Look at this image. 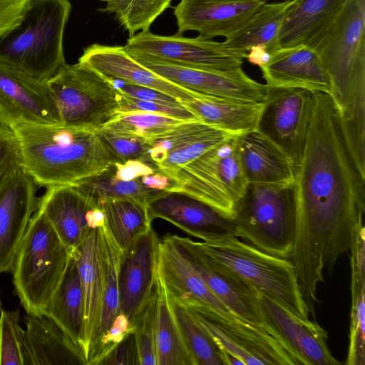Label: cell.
<instances>
[{
  "instance_id": "obj_1",
  "label": "cell",
  "mask_w": 365,
  "mask_h": 365,
  "mask_svg": "<svg viewBox=\"0 0 365 365\" xmlns=\"http://www.w3.org/2000/svg\"><path fill=\"white\" fill-rule=\"evenodd\" d=\"M294 184L296 232L290 259L302 297L313 310L318 285L349 251L365 212V175L351 155L339 110L328 93L313 92Z\"/></svg>"
},
{
  "instance_id": "obj_2",
  "label": "cell",
  "mask_w": 365,
  "mask_h": 365,
  "mask_svg": "<svg viewBox=\"0 0 365 365\" xmlns=\"http://www.w3.org/2000/svg\"><path fill=\"white\" fill-rule=\"evenodd\" d=\"M10 128L19 146L21 167L37 186L73 185L114 163L96 130L24 123Z\"/></svg>"
},
{
  "instance_id": "obj_3",
  "label": "cell",
  "mask_w": 365,
  "mask_h": 365,
  "mask_svg": "<svg viewBox=\"0 0 365 365\" xmlns=\"http://www.w3.org/2000/svg\"><path fill=\"white\" fill-rule=\"evenodd\" d=\"M365 0H348L334 22L307 46L320 56L344 130H365Z\"/></svg>"
},
{
  "instance_id": "obj_4",
  "label": "cell",
  "mask_w": 365,
  "mask_h": 365,
  "mask_svg": "<svg viewBox=\"0 0 365 365\" xmlns=\"http://www.w3.org/2000/svg\"><path fill=\"white\" fill-rule=\"evenodd\" d=\"M173 237L207 268L232 275L276 300L292 314L309 319L310 312L291 259L269 255L233 235L207 242Z\"/></svg>"
},
{
  "instance_id": "obj_5",
  "label": "cell",
  "mask_w": 365,
  "mask_h": 365,
  "mask_svg": "<svg viewBox=\"0 0 365 365\" xmlns=\"http://www.w3.org/2000/svg\"><path fill=\"white\" fill-rule=\"evenodd\" d=\"M69 0H29L19 24L0 37V61L46 81L66 63Z\"/></svg>"
},
{
  "instance_id": "obj_6",
  "label": "cell",
  "mask_w": 365,
  "mask_h": 365,
  "mask_svg": "<svg viewBox=\"0 0 365 365\" xmlns=\"http://www.w3.org/2000/svg\"><path fill=\"white\" fill-rule=\"evenodd\" d=\"M296 214L294 182L248 183L232 220L233 235L269 255L290 259Z\"/></svg>"
},
{
  "instance_id": "obj_7",
  "label": "cell",
  "mask_w": 365,
  "mask_h": 365,
  "mask_svg": "<svg viewBox=\"0 0 365 365\" xmlns=\"http://www.w3.org/2000/svg\"><path fill=\"white\" fill-rule=\"evenodd\" d=\"M70 252L37 207L14 259V292L28 314H43L66 270Z\"/></svg>"
},
{
  "instance_id": "obj_8",
  "label": "cell",
  "mask_w": 365,
  "mask_h": 365,
  "mask_svg": "<svg viewBox=\"0 0 365 365\" xmlns=\"http://www.w3.org/2000/svg\"><path fill=\"white\" fill-rule=\"evenodd\" d=\"M62 125L97 130L120 113V92L89 66L66 63L46 81Z\"/></svg>"
},
{
  "instance_id": "obj_9",
  "label": "cell",
  "mask_w": 365,
  "mask_h": 365,
  "mask_svg": "<svg viewBox=\"0 0 365 365\" xmlns=\"http://www.w3.org/2000/svg\"><path fill=\"white\" fill-rule=\"evenodd\" d=\"M239 135L178 170L172 191L196 198L232 220L248 184L238 158Z\"/></svg>"
},
{
  "instance_id": "obj_10",
  "label": "cell",
  "mask_w": 365,
  "mask_h": 365,
  "mask_svg": "<svg viewBox=\"0 0 365 365\" xmlns=\"http://www.w3.org/2000/svg\"><path fill=\"white\" fill-rule=\"evenodd\" d=\"M190 310L222 351L225 365H300L272 329L231 313Z\"/></svg>"
},
{
  "instance_id": "obj_11",
  "label": "cell",
  "mask_w": 365,
  "mask_h": 365,
  "mask_svg": "<svg viewBox=\"0 0 365 365\" xmlns=\"http://www.w3.org/2000/svg\"><path fill=\"white\" fill-rule=\"evenodd\" d=\"M132 57H145L190 68L229 71L242 67L247 53L198 36H160L148 31L129 37L124 46Z\"/></svg>"
},
{
  "instance_id": "obj_12",
  "label": "cell",
  "mask_w": 365,
  "mask_h": 365,
  "mask_svg": "<svg viewBox=\"0 0 365 365\" xmlns=\"http://www.w3.org/2000/svg\"><path fill=\"white\" fill-rule=\"evenodd\" d=\"M313 92L268 86L257 128L288 158L294 168L301 160L310 123Z\"/></svg>"
},
{
  "instance_id": "obj_13",
  "label": "cell",
  "mask_w": 365,
  "mask_h": 365,
  "mask_svg": "<svg viewBox=\"0 0 365 365\" xmlns=\"http://www.w3.org/2000/svg\"><path fill=\"white\" fill-rule=\"evenodd\" d=\"M73 185L98 205L115 199H134L148 205L154 198L172 191L175 181L151 162L129 160L112 163Z\"/></svg>"
},
{
  "instance_id": "obj_14",
  "label": "cell",
  "mask_w": 365,
  "mask_h": 365,
  "mask_svg": "<svg viewBox=\"0 0 365 365\" xmlns=\"http://www.w3.org/2000/svg\"><path fill=\"white\" fill-rule=\"evenodd\" d=\"M163 78L196 93L239 102L263 103L268 89L249 77L242 67L209 71L182 66L145 57H133Z\"/></svg>"
},
{
  "instance_id": "obj_15",
  "label": "cell",
  "mask_w": 365,
  "mask_h": 365,
  "mask_svg": "<svg viewBox=\"0 0 365 365\" xmlns=\"http://www.w3.org/2000/svg\"><path fill=\"white\" fill-rule=\"evenodd\" d=\"M0 122L62 124L46 81L0 61Z\"/></svg>"
},
{
  "instance_id": "obj_16",
  "label": "cell",
  "mask_w": 365,
  "mask_h": 365,
  "mask_svg": "<svg viewBox=\"0 0 365 365\" xmlns=\"http://www.w3.org/2000/svg\"><path fill=\"white\" fill-rule=\"evenodd\" d=\"M37 185L20 166L0 182V274L11 272L37 209Z\"/></svg>"
},
{
  "instance_id": "obj_17",
  "label": "cell",
  "mask_w": 365,
  "mask_h": 365,
  "mask_svg": "<svg viewBox=\"0 0 365 365\" xmlns=\"http://www.w3.org/2000/svg\"><path fill=\"white\" fill-rule=\"evenodd\" d=\"M236 135L199 119L182 120L148 140L149 158L173 178L181 167Z\"/></svg>"
},
{
  "instance_id": "obj_18",
  "label": "cell",
  "mask_w": 365,
  "mask_h": 365,
  "mask_svg": "<svg viewBox=\"0 0 365 365\" xmlns=\"http://www.w3.org/2000/svg\"><path fill=\"white\" fill-rule=\"evenodd\" d=\"M266 324L280 338L300 365L341 364L327 344L328 333L315 320L292 314L276 300L257 290Z\"/></svg>"
},
{
  "instance_id": "obj_19",
  "label": "cell",
  "mask_w": 365,
  "mask_h": 365,
  "mask_svg": "<svg viewBox=\"0 0 365 365\" xmlns=\"http://www.w3.org/2000/svg\"><path fill=\"white\" fill-rule=\"evenodd\" d=\"M38 207L70 253L94 228L105 223L100 205L73 185L46 188L38 199Z\"/></svg>"
},
{
  "instance_id": "obj_20",
  "label": "cell",
  "mask_w": 365,
  "mask_h": 365,
  "mask_svg": "<svg viewBox=\"0 0 365 365\" xmlns=\"http://www.w3.org/2000/svg\"><path fill=\"white\" fill-rule=\"evenodd\" d=\"M159 243L151 228L122 252L118 270L120 305L131 326L155 292Z\"/></svg>"
},
{
  "instance_id": "obj_21",
  "label": "cell",
  "mask_w": 365,
  "mask_h": 365,
  "mask_svg": "<svg viewBox=\"0 0 365 365\" xmlns=\"http://www.w3.org/2000/svg\"><path fill=\"white\" fill-rule=\"evenodd\" d=\"M266 3L267 0H180L173 11L178 34L195 31L208 39L227 38Z\"/></svg>"
},
{
  "instance_id": "obj_22",
  "label": "cell",
  "mask_w": 365,
  "mask_h": 365,
  "mask_svg": "<svg viewBox=\"0 0 365 365\" xmlns=\"http://www.w3.org/2000/svg\"><path fill=\"white\" fill-rule=\"evenodd\" d=\"M158 273L173 302L189 309L205 307L232 314L201 278L173 235L160 241Z\"/></svg>"
},
{
  "instance_id": "obj_23",
  "label": "cell",
  "mask_w": 365,
  "mask_h": 365,
  "mask_svg": "<svg viewBox=\"0 0 365 365\" xmlns=\"http://www.w3.org/2000/svg\"><path fill=\"white\" fill-rule=\"evenodd\" d=\"M147 207L152 221L156 218L165 220L205 242L233 235L232 220L182 192H166L150 201Z\"/></svg>"
},
{
  "instance_id": "obj_24",
  "label": "cell",
  "mask_w": 365,
  "mask_h": 365,
  "mask_svg": "<svg viewBox=\"0 0 365 365\" xmlns=\"http://www.w3.org/2000/svg\"><path fill=\"white\" fill-rule=\"evenodd\" d=\"M103 226L94 228L70 253L78 267L84 297L83 351L86 362L98 328L105 289L106 248Z\"/></svg>"
},
{
  "instance_id": "obj_25",
  "label": "cell",
  "mask_w": 365,
  "mask_h": 365,
  "mask_svg": "<svg viewBox=\"0 0 365 365\" xmlns=\"http://www.w3.org/2000/svg\"><path fill=\"white\" fill-rule=\"evenodd\" d=\"M260 69L269 86L331 93L330 78L320 56L306 45L279 48Z\"/></svg>"
},
{
  "instance_id": "obj_26",
  "label": "cell",
  "mask_w": 365,
  "mask_h": 365,
  "mask_svg": "<svg viewBox=\"0 0 365 365\" xmlns=\"http://www.w3.org/2000/svg\"><path fill=\"white\" fill-rule=\"evenodd\" d=\"M78 62L89 66L108 78L160 91L176 98L180 103L200 95L179 86L147 68L135 60L124 46L92 44L84 48Z\"/></svg>"
},
{
  "instance_id": "obj_27",
  "label": "cell",
  "mask_w": 365,
  "mask_h": 365,
  "mask_svg": "<svg viewBox=\"0 0 365 365\" xmlns=\"http://www.w3.org/2000/svg\"><path fill=\"white\" fill-rule=\"evenodd\" d=\"M24 365H87L82 349L45 314L24 316Z\"/></svg>"
},
{
  "instance_id": "obj_28",
  "label": "cell",
  "mask_w": 365,
  "mask_h": 365,
  "mask_svg": "<svg viewBox=\"0 0 365 365\" xmlns=\"http://www.w3.org/2000/svg\"><path fill=\"white\" fill-rule=\"evenodd\" d=\"M237 153L248 183L294 182V168L288 158L258 130L237 136Z\"/></svg>"
},
{
  "instance_id": "obj_29",
  "label": "cell",
  "mask_w": 365,
  "mask_h": 365,
  "mask_svg": "<svg viewBox=\"0 0 365 365\" xmlns=\"http://www.w3.org/2000/svg\"><path fill=\"white\" fill-rule=\"evenodd\" d=\"M347 1L292 0L279 33V48L310 45L331 26Z\"/></svg>"
},
{
  "instance_id": "obj_30",
  "label": "cell",
  "mask_w": 365,
  "mask_h": 365,
  "mask_svg": "<svg viewBox=\"0 0 365 365\" xmlns=\"http://www.w3.org/2000/svg\"><path fill=\"white\" fill-rule=\"evenodd\" d=\"M43 314L55 321L83 351L84 297L78 267L71 254L64 274Z\"/></svg>"
},
{
  "instance_id": "obj_31",
  "label": "cell",
  "mask_w": 365,
  "mask_h": 365,
  "mask_svg": "<svg viewBox=\"0 0 365 365\" xmlns=\"http://www.w3.org/2000/svg\"><path fill=\"white\" fill-rule=\"evenodd\" d=\"M181 247L210 290L232 314L251 323L272 329L262 317L256 289L232 275L207 268Z\"/></svg>"
},
{
  "instance_id": "obj_32",
  "label": "cell",
  "mask_w": 365,
  "mask_h": 365,
  "mask_svg": "<svg viewBox=\"0 0 365 365\" xmlns=\"http://www.w3.org/2000/svg\"><path fill=\"white\" fill-rule=\"evenodd\" d=\"M181 103L200 120L237 134L256 130L263 108V103L239 102L203 95Z\"/></svg>"
},
{
  "instance_id": "obj_33",
  "label": "cell",
  "mask_w": 365,
  "mask_h": 365,
  "mask_svg": "<svg viewBox=\"0 0 365 365\" xmlns=\"http://www.w3.org/2000/svg\"><path fill=\"white\" fill-rule=\"evenodd\" d=\"M292 0L266 3L245 24L225 38L228 47L247 53L261 46L271 54L279 49L278 36Z\"/></svg>"
},
{
  "instance_id": "obj_34",
  "label": "cell",
  "mask_w": 365,
  "mask_h": 365,
  "mask_svg": "<svg viewBox=\"0 0 365 365\" xmlns=\"http://www.w3.org/2000/svg\"><path fill=\"white\" fill-rule=\"evenodd\" d=\"M99 205L103 212L105 227L122 252L152 228L147 205L139 200H108Z\"/></svg>"
},
{
  "instance_id": "obj_35",
  "label": "cell",
  "mask_w": 365,
  "mask_h": 365,
  "mask_svg": "<svg viewBox=\"0 0 365 365\" xmlns=\"http://www.w3.org/2000/svg\"><path fill=\"white\" fill-rule=\"evenodd\" d=\"M155 344L158 365H192L172 302L158 273L156 283Z\"/></svg>"
},
{
  "instance_id": "obj_36",
  "label": "cell",
  "mask_w": 365,
  "mask_h": 365,
  "mask_svg": "<svg viewBox=\"0 0 365 365\" xmlns=\"http://www.w3.org/2000/svg\"><path fill=\"white\" fill-rule=\"evenodd\" d=\"M171 302L192 365H225L222 351L191 311Z\"/></svg>"
},
{
  "instance_id": "obj_37",
  "label": "cell",
  "mask_w": 365,
  "mask_h": 365,
  "mask_svg": "<svg viewBox=\"0 0 365 365\" xmlns=\"http://www.w3.org/2000/svg\"><path fill=\"white\" fill-rule=\"evenodd\" d=\"M103 11L115 15L130 36L148 31L154 21L170 6L172 0H103Z\"/></svg>"
},
{
  "instance_id": "obj_38",
  "label": "cell",
  "mask_w": 365,
  "mask_h": 365,
  "mask_svg": "<svg viewBox=\"0 0 365 365\" xmlns=\"http://www.w3.org/2000/svg\"><path fill=\"white\" fill-rule=\"evenodd\" d=\"M349 344L346 364H365V268L351 267Z\"/></svg>"
},
{
  "instance_id": "obj_39",
  "label": "cell",
  "mask_w": 365,
  "mask_h": 365,
  "mask_svg": "<svg viewBox=\"0 0 365 365\" xmlns=\"http://www.w3.org/2000/svg\"><path fill=\"white\" fill-rule=\"evenodd\" d=\"M182 121L175 118L145 111L119 113L103 128L113 133L150 139Z\"/></svg>"
},
{
  "instance_id": "obj_40",
  "label": "cell",
  "mask_w": 365,
  "mask_h": 365,
  "mask_svg": "<svg viewBox=\"0 0 365 365\" xmlns=\"http://www.w3.org/2000/svg\"><path fill=\"white\" fill-rule=\"evenodd\" d=\"M140 365H158L156 354V289L132 323Z\"/></svg>"
},
{
  "instance_id": "obj_41",
  "label": "cell",
  "mask_w": 365,
  "mask_h": 365,
  "mask_svg": "<svg viewBox=\"0 0 365 365\" xmlns=\"http://www.w3.org/2000/svg\"><path fill=\"white\" fill-rule=\"evenodd\" d=\"M19 310L0 309V365H24L23 329Z\"/></svg>"
},
{
  "instance_id": "obj_42",
  "label": "cell",
  "mask_w": 365,
  "mask_h": 365,
  "mask_svg": "<svg viewBox=\"0 0 365 365\" xmlns=\"http://www.w3.org/2000/svg\"><path fill=\"white\" fill-rule=\"evenodd\" d=\"M96 133L114 163H123L129 160L151 162L148 139L113 133L103 128L96 130Z\"/></svg>"
},
{
  "instance_id": "obj_43",
  "label": "cell",
  "mask_w": 365,
  "mask_h": 365,
  "mask_svg": "<svg viewBox=\"0 0 365 365\" xmlns=\"http://www.w3.org/2000/svg\"><path fill=\"white\" fill-rule=\"evenodd\" d=\"M132 111L150 112L170 116L180 120L198 119L192 113L183 106L182 103L177 105L161 104L137 99L120 92V113Z\"/></svg>"
},
{
  "instance_id": "obj_44",
  "label": "cell",
  "mask_w": 365,
  "mask_h": 365,
  "mask_svg": "<svg viewBox=\"0 0 365 365\" xmlns=\"http://www.w3.org/2000/svg\"><path fill=\"white\" fill-rule=\"evenodd\" d=\"M20 166V153L14 132L0 122V182Z\"/></svg>"
},
{
  "instance_id": "obj_45",
  "label": "cell",
  "mask_w": 365,
  "mask_h": 365,
  "mask_svg": "<svg viewBox=\"0 0 365 365\" xmlns=\"http://www.w3.org/2000/svg\"><path fill=\"white\" fill-rule=\"evenodd\" d=\"M139 364L137 343L133 331L113 346L96 365Z\"/></svg>"
},
{
  "instance_id": "obj_46",
  "label": "cell",
  "mask_w": 365,
  "mask_h": 365,
  "mask_svg": "<svg viewBox=\"0 0 365 365\" xmlns=\"http://www.w3.org/2000/svg\"><path fill=\"white\" fill-rule=\"evenodd\" d=\"M109 78L120 92L137 99L166 105H177L181 103L176 98L160 91L125 83L115 78Z\"/></svg>"
},
{
  "instance_id": "obj_47",
  "label": "cell",
  "mask_w": 365,
  "mask_h": 365,
  "mask_svg": "<svg viewBox=\"0 0 365 365\" xmlns=\"http://www.w3.org/2000/svg\"><path fill=\"white\" fill-rule=\"evenodd\" d=\"M29 0H0V37L21 21Z\"/></svg>"
},
{
  "instance_id": "obj_48",
  "label": "cell",
  "mask_w": 365,
  "mask_h": 365,
  "mask_svg": "<svg viewBox=\"0 0 365 365\" xmlns=\"http://www.w3.org/2000/svg\"><path fill=\"white\" fill-rule=\"evenodd\" d=\"M271 58V53L261 46L252 47L247 52V59L250 63L261 68L266 64Z\"/></svg>"
},
{
  "instance_id": "obj_49",
  "label": "cell",
  "mask_w": 365,
  "mask_h": 365,
  "mask_svg": "<svg viewBox=\"0 0 365 365\" xmlns=\"http://www.w3.org/2000/svg\"><path fill=\"white\" fill-rule=\"evenodd\" d=\"M1 309V299H0V309Z\"/></svg>"
}]
</instances>
